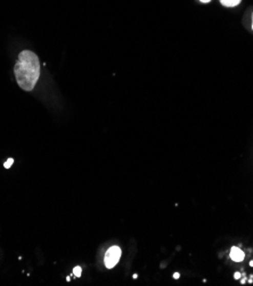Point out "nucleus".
I'll return each instance as SVG.
<instances>
[{
  "instance_id": "f257e3e1",
  "label": "nucleus",
  "mask_w": 253,
  "mask_h": 286,
  "mask_svg": "<svg viewBox=\"0 0 253 286\" xmlns=\"http://www.w3.org/2000/svg\"><path fill=\"white\" fill-rule=\"evenodd\" d=\"M18 86L25 91L33 90L40 76V63L38 56L31 50H23L14 69Z\"/></svg>"
},
{
  "instance_id": "7ed1b4c3",
  "label": "nucleus",
  "mask_w": 253,
  "mask_h": 286,
  "mask_svg": "<svg viewBox=\"0 0 253 286\" xmlns=\"http://www.w3.org/2000/svg\"><path fill=\"white\" fill-rule=\"evenodd\" d=\"M230 258H231L233 261L241 262V261H243V260H244L245 254H244V252L242 251L241 249L236 248V247H233L231 248V251H230Z\"/></svg>"
},
{
  "instance_id": "6e6552de",
  "label": "nucleus",
  "mask_w": 253,
  "mask_h": 286,
  "mask_svg": "<svg viewBox=\"0 0 253 286\" xmlns=\"http://www.w3.org/2000/svg\"><path fill=\"white\" fill-rule=\"evenodd\" d=\"M174 277H175L176 279H178V278H179V274H178V273H176V274L174 275Z\"/></svg>"
},
{
  "instance_id": "0eeeda50",
  "label": "nucleus",
  "mask_w": 253,
  "mask_h": 286,
  "mask_svg": "<svg viewBox=\"0 0 253 286\" xmlns=\"http://www.w3.org/2000/svg\"><path fill=\"white\" fill-rule=\"evenodd\" d=\"M234 277H235L236 279H239V278L241 277V274H240V273H236V274L234 275Z\"/></svg>"
},
{
  "instance_id": "1a4fd4ad",
  "label": "nucleus",
  "mask_w": 253,
  "mask_h": 286,
  "mask_svg": "<svg viewBox=\"0 0 253 286\" xmlns=\"http://www.w3.org/2000/svg\"><path fill=\"white\" fill-rule=\"evenodd\" d=\"M201 2H202V3H210L211 0H201Z\"/></svg>"
},
{
  "instance_id": "423d86ee",
  "label": "nucleus",
  "mask_w": 253,
  "mask_h": 286,
  "mask_svg": "<svg viewBox=\"0 0 253 286\" xmlns=\"http://www.w3.org/2000/svg\"><path fill=\"white\" fill-rule=\"evenodd\" d=\"M13 163H14V160L13 159H9L8 161L5 162V168H6V169H8V168L12 167Z\"/></svg>"
},
{
  "instance_id": "f03ea898",
  "label": "nucleus",
  "mask_w": 253,
  "mask_h": 286,
  "mask_svg": "<svg viewBox=\"0 0 253 286\" xmlns=\"http://www.w3.org/2000/svg\"><path fill=\"white\" fill-rule=\"evenodd\" d=\"M121 257V249L119 247H112L108 250L105 254L104 262L108 268H113L119 262Z\"/></svg>"
},
{
  "instance_id": "39448f33",
  "label": "nucleus",
  "mask_w": 253,
  "mask_h": 286,
  "mask_svg": "<svg viewBox=\"0 0 253 286\" xmlns=\"http://www.w3.org/2000/svg\"><path fill=\"white\" fill-rule=\"evenodd\" d=\"M73 274L77 276V277H80L81 274H82V269H81V267H75L73 269Z\"/></svg>"
},
{
  "instance_id": "9d476101",
  "label": "nucleus",
  "mask_w": 253,
  "mask_h": 286,
  "mask_svg": "<svg viewBox=\"0 0 253 286\" xmlns=\"http://www.w3.org/2000/svg\"><path fill=\"white\" fill-rule=\"evenodd\" d=\"M252 28H253V23H252Z\"/></svg>"
},
{
  "instance_id": "20e7f679",
  "label": "nucleus",
  "mask_w": 253,
  "mask_h": 286,
  "mask_svg": "<svg viewBox=\"0 0 253 286\" xmlns=\"http://www.w3.org/2000/svg\"><path fill=\"white\" fill-rule=\"evenodd\" d=\"M220 3L226 7H235L241 4V0H220Z\"/></svg>"
}]
</instances>
